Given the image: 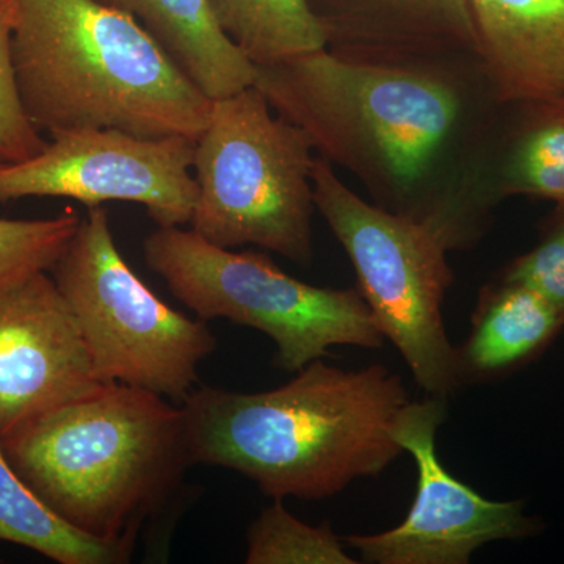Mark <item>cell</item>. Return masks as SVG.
Returning a JSON list of instances; mask_svg holds the SVG:
<instances>
[{"mask_svg":"<svg viewBox=\"0 0 564 564\" xmlns=\"http://www.w3.org/2000/svg\"><path fill=\"white\" fill-rule=\"evenodd\" d=\"M408 402L380 364L344 370L317 359L273 391L204 386L181 408L193 464L236 470L273 499L321 500L403 454L393 426Z\"/></svg>","mask_w":564,"mask_h":564,"instance_id":"obj_1","label":"cell"},{"mask_svg":"<svg viewBox=\"0 0 564 564\" xmlns=\"http://www.w3.org/2000/svg\"><path fill=\"white\" fill-rule=\"evenodd\" d=\"M14 73L40 131L202 135L212 99L150 33L98 0H10Z\"/></svg>","mask_w":564,"mask_h":564,"instance_id":"obj_2","label":"cell"},{"mask_svg":"<svg viewBox=\"0 0 564 564\" xmlns=\"http://www.w3.org/2000/svg\"><path fill=\"white\" fill-rule=\"evenodd\" d=\"M0 445L41 502L102 541L137 543L193 466L182 408L122 383L96 384Z\"/></svg>","mask_w":564,"mask_h":564,"instance_id":"obj_3","label":"cell"},{"mask_svg":"<svg viewBox=\"0 0 564 564\" xmlns=\"http://www.w3.org/2000/svg\"><path fill=\"white\" fill-rule=\"evenodd\" d=\"M256 68L270 107L397 214H406L462 117L455 88L413 65L356 61L325 47Z\"/></svg>","mask_w":564,"mask_h":564,"instance_id":"obj_4","label":"cell"},{"mask_svg":"<svg viewBox=\"0 0 564 564\" xmlns=\"http://www.w3.org/2000/svg\"><path fill=\"white\" fill-rule=\"evenodd\" d=\"M314 148L256 85L212 99L195 141L192 231L217 247L254 245L313 261Z\"/></svg>","mask_w":564,"mask_h":564,"instance_id":"obj_5","label":"cell"},{"mask_svg":"<svg viewBox=\"0 0 564 564\" xmlns=\"http://www.w3.org/2000/svg\"><path fill=\"white\" fill-rule=\"evenodd\" d=\"M143 250L148 267L196 317L267 334L284 372H300L337 345L384 344L361 293L306 284L259 252L217 247L177 226L155 229Z\"/></svg>","mask_w":564,"mask_h":564,"instance_id":"obj_6","label":"cell"},{"mask_svg":"<svg viewBox=\"0 0 564 564\" xmlns=\"http://www.w3.org/2000/svg\"><path fill=\"white\" fill-rule=\"evenodd\" d=\"M313 192L315 209L350 258L359 293L384 339L400 351L426 395H454L462 386L456 347L444 326V299L454 274L443 234L430 223L364 202L321 155Z\"/></svg>","mask_w":564,"mask_h":564,"instance_id":"obj_7","label":"cell"},{"mask_svg":"<svg viewBox=\"0 0 564 564\" xmlns=\"http://www.w3.org/2000/svg\"><path fill=\"white\" fill-rule=\"evenodd\" d=\"M51 273L101 383L187 399L217 339L207 322L173 310L133 273L104 207L88 209Z\"/></svg>","mask_w":564,"mask_h":564,"instance_id":"obj_8","label":"cell"},{"mask_svg":"<svg viewBox=\"0 0 564 564\" xmlns=\"http://www.w3.org/2000/svg\"><path fill=\"white\" fill-rule=\"evenodd\" d=\"M35 158L0 166V203L69 198L90 207L140 204L159 228L191 225L196 202L195 140L147 139L117 129L51 135Z\"/></svg>","mask_w":564,"mask_h":564,"instance_id":"obj_9","label":"cell"},{"mask_svg":"<svg viewBox=\"0 0 564 564\" xmlns=\"http://www.w3.org/2000/svg\"><path fill=\"white\" fill-rule=\"evenodd\" d=\"M445 400L408 402L393 437L417 467V491L406 518L388 532L348 534L347 547L375 564H467L475 551L500 540H519L540 530L519 500L497 502L469 488L441 462L436 434Z\"/></svg>","mask_w":564,"mask_h":564,"instance_id":"obj_10","label":"cell"},{"mask_svg":"<svg viewBox=\"0 0 564 564\" xmlns=\"http://www.w3.org/2000/svg\"><path fill=\"white\" fill-rule=\"evenodd\" d=\"M99 383L50 272L0 289V440Z\"/></svg>","mask_w":564,"mask_h":564,"instance_id":"obj_11","label":"cell"},{"mask_svg":"<svg viewBox=\"0 0 564 564\" xmlns=\"http://www.w3.org/2000/svg\"><path fill=\"white\" fill-rule=\"evenodd\" d=\"M475 54L500 102L564 99V0H467Z\"/></svg>","mask_w":564,"mask_h":564,"instance_id":"obj_12","label":"cell"},{"mask_svg":"<svg viewBox=\"0 0 564 564\" xmlns=\"http://www.w3.org/2000/svg\"><path fill=\"white\" fill-rule=\"evenodd\" d=\"M321 21L329 51L356 61L413 65L475 54L467 0H328Z\"/></svg>","mask_w":564,"mask_h":564,"instance_id":"obj_13","label":"cell"},{"mask_svg":"<svg viewBox=\"0 0 564 564\" xmlns=\"http://www.w3.org/2000/svg\"><path fill=\"white\" fill-rule=\"evenodd\" d=\"M473 328L456 347L459 386L499 380L540 358L563 332L554 304L519 282L503 280L480 293Z\"/></svg>","mask_w":564,"mask_h":564,"instance_id":"obj_14","label":"cell"},{"mask_svg":"<svg viewBox=\"0 0 564 564\" xmlns=\"http://www.w3.org/2000/svg\"><path fill=\"white\" fill-rule=\"evenodd\" d=\"M139 22L210 99L254 85L258 68L226 36L207 0H98Z\"/></svg>","mask_w":564,"mask_h":564,"instance_id":"obj_15","label":"cell"},{"mask_svg":"<svg viewBox=\"0 0 564 564\" xmlns=\"http://www.w3.org/2000/svg\"><path fill=\"white\" fill-rule=\"evenodd\" d=\"M0 541L22 545L58 564H121L132 541H102L66 524L11 466L0 445Z\"/></svg>","mask_w":564,"mask_h":564,"instance_id":"obj_16","label":"cell"},{"mask_svg":"<svg viewBox=\"0 0 564 564\" xmlns=\"http://www.w3.org/2000/svg\"><path fill=\"white\" fill-rule=\"evenodd\" d=\"M215 21L254 66L328 47L311 0H207Z\"/></svg>","mask_w":564,"mask_h":564,"instance_id":"obj_17","label":"cell"},{"mask_svg":"<svg viewBox=\"0 0 564 564\" xmlns=\"http://www.w3.org/2000/svg\"><path fill=\"white\" fill-rule=\"evenodd\" d=\"M525 107L533 118L511 148L500 191L564 204V99Z\"/></svg>","mask_w":564,"mask_h":564,"instance_id":"obj_18","label":"cell"},{"mask_svg":"<svg viewBox=\"0 0 564 564\" xmlns=\"http://www.w3.org/2000/svg\"><path fill=\"white\" fill-rule=\"evenodd\" d=\"M329 522L314 527L285 510L282 499L261 511L248 529L247 564H356Z\"/></svg>","mask_w":564,"mask_h":564,"instance_id":"obj_19","label":"cell"},{"mask_svg":"<svg viewBox=\"0 0 564 564\" xmlns=\"http://www.w3.org/2000/svg\"><path fill=\"white\" fill-rule=\"evenodd\" d=\"M80 221L73 207L40 220L0 218V289L32 274L51 272L76 236Z\"/></svg>","mask_w":564,"mask_h":564,"instance_id":"obj_20","label":"cell"},{"mask_svg":"<svg viewBox=\"0 0 564 564\" xmlns=\"http://www.w3.org/2000/svg\"><path fill=\"white\" fill-rule=\"evenodd\" d=\"M11 7L0 6V166L17 165L39 155L47 141L22 106L11 51Z\"/></svg>","mask_w":564,"mask_h":564,"instance_id":"obj_21","label":"cell"},{"mask_svg":"<svg viewBox=\"0 0 564 564\" xmlns=\"http://www.w3.org/2000/svg\"><path fill=\"white\" fill-rule=\"evenodd\" d=\"M503 280L519 282L554 304L564 318V204L549 223L536 247L516 259Z\"/></svg>","mask_w":564,"mask_h":564,"instance_id":"obj_22","label":"cell"},{"mask_svg":"<svg viewBox=\"0 0 564 564\" xmlns=\"http://www.w3.org/2000/svg\"><path fill=\"white\" fill-rule=\"evenodd\" d=\"M6 2H9V0H0V6H3Z\"/></svg>","mask_w":564,"mask_h":564,"instance_id":"obj_23","label":"cell"}]
</instances>
